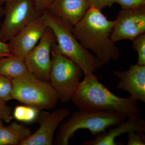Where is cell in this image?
Here are the masks:
<instances>
[{
    "instance_id": "cell-1",
    "label": "cell",
    "mask_w": 145,
    "mask_h": 145,
    "mask_svg": "<svg viewBox=\"0 0 145 145\" xmlns=\"http://www.w3.org/2000/svg\"><path fill=\"white\" fill-rule=\"evenodd\" d=\"M80 110L87 112H113L140 117L142 111L137 101L119 97L112 93L93 73L85 75L71 99Z\"/></svg>"
},
{
    "instance_id": "cell-2",
    "label": "cell",
    "mask_w": 145,
    "mask_h": 145,
    "mask_svg": "<svg viewBox=\"0 0 145 145\" xmlns=\"http://www.w3.org/2000/svg\"><path fill=\"white\" fill-rule=\"evenodd\" d=\"M116 21H110L101 10L90 7L71 31L85 48L90 50L103 65L119 59V50L110 35Z\"/></svg>"
},
{
    "instance_id": "cell-3",
    "label": "cell",
    "mask_w": 145,
    "mask_h": 145,
    "mask_svg": "<svg viewBox=\"0 0 145 145\" xmlns=\"http://www.w3.org/2000/svg\"><path fill=\"white\" fill-rule=\"evenodd\" d=\"M42 14L55 36L56 42L52 48L56 51L73 61L84 75L93 73L102 68L103 65L101 62L75 38L71 27L52 16L46 9L43 10Z\"/></svg>"
},
{
    "instance_id": "cell-4",
    "label": "cell",
    "mask_w": 145,
    "mask_h": 145,
    "mask_svg": "<svg viewBox=\"0 0 145 145\" xmlns=\"http://www.w3.org/2000/svg\"><path fill=\"white\" fill-rule=\"evenodd\" d=\"M127 117L124 114L113 112H73L70 118L60 127L54 144L68 145L69 140L79 129H88L92 135L96 136L106 132L109 127L120 124Z\"/></svg>"
},
{
    "instance_id": "cell-5",
    "label": "cell",
    "mask_w": 145,
    "mask_h": 145,
    "mask_svg": "<svg viewBox=\"0 0 145 145\" xmlns=\"http://www.w3.org/2000/svg\"><path fill=\"white\" fill-rule=\"evenodd\" d=\"M12 81L13 99L39 110L57 105L58 96L49 82L37 79L29 72Z\"/></svg>"
},
{
    "instance_id": "cell-6",
    "label": "cell",
    "mask_w": 145,
    "mask_h": 145,
    "mask_svg": "<svg viewBox=\"0 0 145 145\" xmlns=\"http://www.w3.org/2000/svg\"><path fill=\"white\" fill-rule=\"evenodd\" d=\"M49 82L58 99L65 103L71 100L83 74L80 68L70 59L52 47Z\"/></svg>"
},
{
    "instance_id": "cell-7",
    "label": "cell",
    "mask_w": 145,
    "mask_h": 145,
    "mask_svg": "<svg viewBox=\"0 0 145 145\" xmlns=\"http://www.w3.org/2000/svg\"><path fill=\"white\" fill-rule=\"evenodd\" d=\"M4 19L0 27V40L9 41L31 21L42 15L34 0H7L3 7Z\"/></svg>"
},
{
    "instance_id": "cell-8",
    "label": "cell",
    "mask_w": 145,
    "mask_h": 145,
    "mask_svg": "<svg viewBox=\"0 0 145 145\" xmlns=\"http://www.w3.org/2000/svg\"><path fill=\"white\" fill-rule=\"evenodd\" d=\"M55 42L54 33L48 27L38 44L25 58L28 72L37 79L49 82L51 51Z\"/></svg>"
},
{
    "instance_id": "cell-9",
    "label": "cell",
    "mask_w": 145,
    "mask_h": 145,
    "mask_svg": "<svg viewBox=\"0 0 145 145\" xmlns=\"http://www.w3.org/2000/svg\"><path fill=\"white\" fill-rule=\"evenodd\" d=\"M115 21L110 35L111 40L114 43L123 40L133 41L145 34V6L122 9Z\"/></svg>"
},
{
    "instance_id": "cell-10",
    "label": "cell",
    "mask_w": 145,
    "mask_h": 145,
    "mask_svg": "<svg viewBox=\"0 0 145 145\" xmlns=\"http://www.w3.org/2000/svg\"><path fill=\"white\" fill-rule=\"evenodd\" d=\"M47 27L42 14L31 21L8 41L12 54L24 59L38 44Z\"/></svg>"
},
{
    "instance_id": "cell-11",
    "label": "cell",
    "mask_w": 145,
    "mask_h": 145,
    "mask_svg": "<svg viewBox=\"0 0 145 145\" xmlns=\"http://www.w3.org/2000/svg\"><path fill=\"white\" fill-rule=\"evenodd\" d=\"M113 75L119 79L117 89L129 93L134 101L145 103V65H131L126 71H114Z\"/></svg>"
},
{
    "instance_id": "cell-12",
    "label": "cell",
    "mask_w": 145,
    "mask_h": 145,
    "mask_svg": "<svg viewBox=\"0 0 145 145\" xmlns=\"http://www.w3.org/2000/svg\"><path fill=\"white\" fill-rule=\"evenodd\" d=\"M67 108L56 110L47 115L34 133L25 139L19 145H52L54 132L63 120L70 114Z\"/></svg>"
},
{
    "instance_id": "cell-13",
    "label": "cell",
    "mask_w": 145,
    "mask_h": 145,
    "mask_svg": "<svg viewBox=\"0 0 145 145\" xmlns=\"http://www.w3.org/2000/svg\"><path fill=\"white\" fill-rule=\"evenodd\" d=\"M90 8L88 0H54L46 10L72 27Z\"/></svg>"
},
{
    "instance_id": "cell-14",
    "label": "cell",
    "mask_w": 145,
    "mask_h": 145,
    "mask_svg": "<svg viewBox=\"0 0 145 145\" xmlns=\"http://www.w3.org/2000/svg\"><path fill=\"white\" fill-rule=\"evenodd\" d=\"M126 121L118 125L117 127L108 128V132L96 135L93 140H86L83 143L84 145H116L115 140L117 137L124 133L131 131L144 133L145 131V121L140 117L135 116L128 117Z\"/></svg>"
},
{
    "instance_id": "cell-15",
    "label": "cell",
    "mask_w": 145,
    "mask_h": 145,
    "mask_svg": "<svg viewBox=\"0 0 145 145\" xmlns=\"http://www.w3.org/2000/svg\"><path fill=\"white\" fill-rule=\"evenodd\" d=\"M31 134L25 125L13 122L7 126L0 127V145H17Z\"/></svg>"
},
{
    "instance_id": "cell-16",
    "label": "cell",
    "mask_w": 145,
    "mask_h": 145,
    "mask_svg": "<svg viewBox=\"0 0 145 145\" xmlns=\"http://www.w3.org/2000/svg\"><path fill=\"white\" fill-rule=\"evenodd\" d=\"M27 72L24 59L21 57L13 54L0 59V74L12 80Z\"/></svg>"
},
{
    "instance_id": "cell-17",
    "label": "cell",
    "mask_w": 145,
    "mask_h": 145,
    "mask_svg": "<svg viewBox=\"0 0 145 145\" xmlns=\"http://www.w3.org/2000/svg\"><path fill=\"white\" fill-rule=\"evenodd\" d=\"M39 110L36 108L27 105L18 106L14 109L13 117L19 121L31 123L38 118Z\"/></svg>"
},
{
    "instance_id": "cell-18",
    "label": "cell",
    "mask_w": 145,
    "mask_h": 145,
    "mask_svg": "<svg viewBox=\"0 0 145 145\" xmlns=\"http://www.w3.org/2000/svg\"><path fill=\"white\" fill-rule=\"evenodd\" d=\"M133 41L132 49L138 53L136 64L145 65V34L138 36Z\"/></svg>"
},
{
    "instance_id": "cell-19",
    "label": "cell",
    "mask_w": 145,
    "mask_h": 145,
    "mask_svg": "<svg viewBox=\"0 0 145 145\" xmlns=\"http://www.w3.org/2000/svg\"><path fill=\"white\" fill-rule=\"evenodd\" d=\"M12 80L0 74V98L6 103L13 99Z\"/></svg>"
},
{
    "instance_id": "cell-20",
    "label": "cell",
    "mask_w": 145,
    "mask_h": 145,
    "mask_svg": "<svg viewBox=\"0 0 145 145\" xmlns=\"http://www.w3.org/2000/svg\"><path fill=\"white\" fill-rule=\"evenodd\" d=\"M0 98V120L9 123L13 119L11 108Z\"/></svg>"
},
{
    "instance_id": "cell-21",
    "label": "cell",
    "mask_w": 145,
    "mask_h": 145,
    "mask_svg": "<svg viewBox=\"0 0 145 145\" xmlns=\"http://www.w3.org/2000/svg\"><path fill=\"white\" fill-rule=\"evenodd\" d=\"M127 145H145V136L143 133L131 131L128 133Z\"/></svg>"
},
{
    "instance_id": "cell-22",
    "label": "cell",
    "mask_w": 145,
    "mask_h": 145,
    "mask_svg": "<svg viewBox=\"0 0 145 145\" xmlns=\"http://www.w3.org/2000/svg\"><path fill=\"white\" fill-rule=\"evenodd\" d=\"M89 7L102 10L107 7H111L117 0H88Z\"/></svg>"
},
{
    "instance_id": "cell-23",
    "label": "cell",
    "mask_w": 145,
    "mask_h": 145,
    "mask_svg": "<svg viewBox=\"0 0 145 145\" xmlns=\"http://www.w3.org/2000/svg\"><path fill=\"white\" fill-rule=\"evenodd\" d=\"M122 9L136 8L145 6V0H117Z\"/></svg>"
},
{
    "instance_id": "cell-24",
    "label": "cell",
    "mask_w": 145,
    "mask_h": 145,
    "mask_svg": "<svg viewBox=\"0 0 145 145\" xmlns=\"http://www.w3.org/2000/svg\"><path fill=\"white\" fill-rule=\"evenodd\" d=\"M54 0H34L36 9L40 12L47 8Z\"/></svg>"
},
{
    "instance_id": "cell-25",
    "label": "cell",
    "mask_w": 145,
    "mask_h": 145,
    "mask_svg": "<svg viewBox=\"0 0 145 145\" xmlns=\"http://www.w3.org/2000/svg\"><path fill=\"white\" fill-rule=\"evenodd\" d=\"M12 55L13 54L11 53L8 43L0 40V59Z\"/></svg>"
},
{
    "instance_id": "cell-26",
    "label": "cell",
    "mask_w": 145,
    "mask_h": 145,
    "mask_svg": "<svg viewBox=\"0 0 145 145\" xmlns=\"http://www.w3.org/2000/svg\"><path fill=\"white\" fill-rule=\"evenodd\" d=\"M7 1V0H0V9L3 8V6L4 5Z\"/></svg>"
},
{
    "instance_id": "cell-27",
    "label": "cell",
    "mask_w": 145,
    "mask_h": 145,
    "mask_svg": "<svg viewBox=\"0 0 145 145\" xmlns=\"http://www.w3.org/2000/svg\"><path fill=\"white\" fill-rule=\"evenodd\" d=\"M3 7L1 9H0V20L1 18L3 16Z\"/></svg>"
},
{
    "instance_id": "cell-28",
    "label": "cell",
    "mask_w": 145,
    "mask_h": 145,
    "mask_svg": "<svg viewBox=\"0 0 145 145\" xmlns=\"http://www.w3.org/2000/svg\"><path fill=\"white\" fill-rule=\"evenodd\" d=\"M2 125H3L2 121V120H0V127H1Z\"/></svg>"
}]
</instances>
